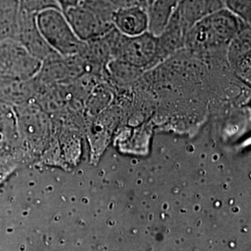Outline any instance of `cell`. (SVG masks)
Listing matches in <instances>:
<instances>
[{
	"mask_svg": "<svg viewBox=\"0 0 251 251\" xmlns=\"http://www.w3.org/2000/svg\"><path fill=\"white\" fill-rule=\"evenodd\" d=\"M247 26L251 25L224 8L200 20L189 29L184 48L197 53L215 52L229 47Z\"/></svg>",
	"mask_w": 251,
	"mask_h": 251,
	"instance_id": "cell-1",
	"label": "cell"
},
{
	"mask_svg": "<svg viewBox=\"0 0 251 251\" xmlns=\"http://www.w3.org/2000/svg\"><path fill=\"white\" fill-rule=\"evenodd\" d=\"M115 10L104 0H83L63 12L77 37L83 42H89L107 35L115 28Z\"/></svg>",
	"mask_w": 251,
	"mask_h": 251,
	"instance_id": "cell-2",
	"label": "cell"
},
{
	"mask_svg": "<svg viewBox=\"0 0 251 251\" xmlns=\"http://www.w3.org/2000/svg\"><path fill=\"white\" fill-rule=\"evenodd\" d=\"M111 55L115 60L144 71L158 63L157 36L149 31L135 36H124L116 28L108 33Z\"/></svg>",
	"mask_w": 251,
	"mask_h": 251,
	"instance_id": "cell-3",
	"label": "cell"
},
{
	"mask_svg": "<svg viewBox=\"0 0 251 251\" xmlns=\"http://www.w3.org/2000/svg\"><path fill=\"white\" fill-rule=\"evenodd\" d=\"M36 24L40 35L54 52L68 57L84 50L86 42L75 34L61 9L49 8L37 12Z\"/></svg>",
	"mask_w": 251,
	"mask_h": 251,
	"instance_id": "cell-4",
	"label": "cell"
},
{
	"mask_svg": "<svg viewBox=\"0 0 251 251\" xmlns=\"http://www.w3.org/2000/svg\"><path fill=\"white\" fill-rule=\"evenodd\" d=\"M224 8L223 0H179L171 19L188 32L200 20Z\"/></svg>",
	"mask_w": 251,
	"mask_h": 251,
	"instance_id": "cell-5",
	"label": "cell"
},
{
	"mask_svg": "<svg viewBox=\"0 0 251 251\" xmlns=\"http://www.w3.org/2000/svg\"><path fill=\"white\" fill-rule=\"evenodd\" d=\"M113 25L124 36L142 35L149 28L148 7L134 5L116 9L113 16Z\"/></svg>",
	"mask_w": 251,
	"mask_h": 251,
	"instance_id": "cell-6",
	"label": "cell"
},
{
	"mask_svg": "<svg viewBox=\"0 0 251 251\" xmlns=\"http://www.w3.org/2000/svg\"><path fill=\"white\" fill-rule=\"evenodd\" d=\"M179 2V0H154L150 6H148V31L151 34L156 36L161 34Z\"/></svg>",
	"mask_w": 251,
	"mask_h": 251,
	"instance_id": "cell-7",
	"label": "cell"
},
{
	"mask_svg": "<svg viewBox=\"0 0 251 251\" xmlns=\"http://www.w3.org/2000/svg\"><path fill=\"white\" fill-rule=\"evenodd\" d=\"M225 9L248 25L251 22V0H223Z\"/></svg>",
	"mask_w": 251,
	"mask_h": 251,
	"instance_id": "cell-8",
	"label": "cell"
},
{
	"mask_svg": "<svg viewBox=\"0 0 251 251\" xmlns=\"http://www.w3.org/2000/svg\"><path fill=\"white\" fill-rule=\"evenodd\" d=\"M25 5V9L29 12H39L49 8L60 9L55 0H21Z\"/></svg>",
	"mask_w": 251,
	"mask_h": 251,
	"instance_id": "cell-9",
	"label": "cell"
},
{
	"mask_svg": "<svg viewBox=\"0 0 251 251\" xmlns=\"http://www.w3.org/2000/svg\"><path fill=\"white\" fill-rule=\"evenodd\" d=\"M104 1L109 3L116 9L128 7V6H134V5H141V6L148 7L146 0H104Z\"/></svg>",
	"mask_w": 251,
	"mask_h": 251,
	"instance_id": "cell-10",
	"label": "cell"
},
{
	"mask_svg": "<svg viewBox=\"0 0 251 251\" xmlns=\"http://www.w3.org/2000/svg\"><path fill=\"white\" fill-rule=\"evenodd\" d=\"M55 1L58 4L61 10L63 11L70 7L75 6L76 4L80 3L81 1H83V0H55Z\"/></svg>",
	"mask_w": 251,
	"mask_h": 251,
	"instance_id": "cell-11",
	"label": "cell"
},
{
	"mask_svg": "<svg viewBox=\"0 0 251 251\" xmlns=\"http://www.w3.org/2000/svg\"><path fill=\"white\" fill-rule=\"evenodd\" d=\"M153 1H154V0H146V3H147L148 6H150Z\"/></svg>",
	"mask_w": 251,
	"mask_h": 251,
	"instance_id": "cell-12",
	"label": "cell"
}]
</instances>
